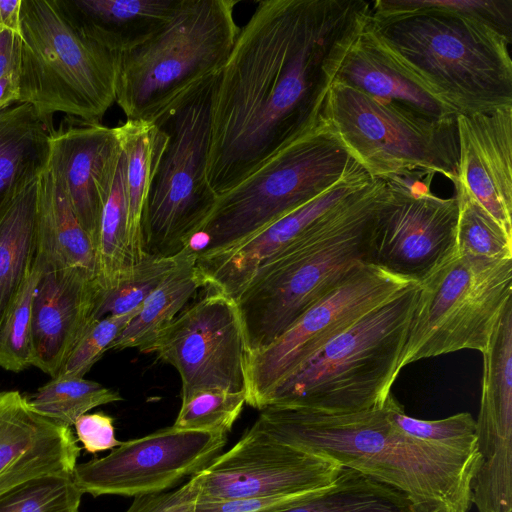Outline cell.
<instances>
[{"instance_id":"obj_1","label":"cell","mask_w":512,"mask_h":512,"mask_svg":"<svg viewBox=\"0 0 512 512\" xmlns=\"http://www.w3.org/2000/svg\"><path fill=\"white\" fill-rule=\"evenodd\" d=\"M370 4L258 2L215 78L206 179L217 197L319 122L338 56Z\"/></svg>"},{"instance_id":"obj_2","label":"cell","mask_w":512,"mask_h":512,"mask_svg":"<svg viewBox=\"0 0 512 512\" xmlns=\"http://www.w3.org/2000/svg\"><path fill=\"white\" fill-rule=\"evenodd\" d=\"M253 426L271 438L400 491L413 512H468L481 465L478 448L456 449L405 435L387 408L327 413L269 405Z\"/></svg>"},{"instance_id":"obj_3","label":"cell","mask_w":512,"mask_h":512,"mask_svg":"<svg viewBox=\"0 0 512 512\" xmlns=\"http://www.w3.org/2000/svg\"><path fill=\"white\" fill-rule=\"evenodd\" d=\"M365 31L394 69L453 115L512 106V39L494 26L456 12H369Z\"/></svg>"},{"instance_id":"obj_4","label":"cell","mask_w":512,"mask_h":512,"mask_svg":"<svg viewBox=\"0 0 512 512\" xmlns=\"http://www.w3.org/2000/svg\"><path fill=\"white\" fill-rule=\"evenodd\" d=\"M385 190V180H372L257 270L234 299L249 353L270 344L356 268L367 264L369 228Z\"/></svg>"},{"instance_id":"obj_5","label":"cell","mask_w":512,"mask_h":512,"mask_svg":"<svg viewBox=\"0 0 512 512\" xmlns=\"http://www.w3.org/2000/svg\"><path fill=\"white\" fill-rule=\"evenodd\" d=\"M419 290L413 283L365 314L281 382L263 408L349 413L381 407L401 371Z\"/></svg>"},{"instance_id":"obj_6","label":"cell","mask_w":512,"mask_h":512,"mask_svg":"<svg viewBox=\"0 0 512 512\" xmlns=\"http://www.w3.org/2000/svg\"><path fill=\"white\" fill-rule=\"evenodd\" d=\"M235 0H180L146 41L118 54L115 102L126 120L154 123L187 93L216 76L240 27Z\"/></svg>"},{"instance_id":"obj_7","label":"cell","mask_w":512,"mask_h":512,"mask_svg":"<svg viewBox=\"0 0 512 512\" xmlns=\"http://www.w3.org/2000/svg\"><path fill=\"white\" fill-rule=\"evenodd\" d=\"M18 102L47 122L65 113L100 123L116 97L118 54L88 37L62 0H21Z\"/></svg>"},{"instance_id":"obj_8","label":"cell","mask_w":512,"mask_h":512,"mask_svg":"<svg viewBox=\"0 0 512 512\" xmlns=\"http://www.w3.org/2000/svg\"><path fill=\"white\" fill-rule=\"evenodd\" d=\"M358 163L324 116L216 203L187 248L197 256L230 247L316 198Z\"/></svg>"},{"instance_id":"obj_9","label":"cell","mask_w":512,"mask_h":512,"mask_svg":"<svg viewBox=\"0 0 512 512\" xmlns=\"http://www.w3.org/2000/svg\"><path fill=\"white\" fill-rule=\"evenodd\" d=\"M324 116L371 179L419 173L459 178L456 116L437 118L397 101L373 98L333 81Z\"/></svg>"},{"instance_id":"obj_10","label":"cell","mask_w":512,"mask_h":512,"mask_svg":"<svg viewBox=\"0 0 512 512\" xmlns=\"http://www.w3.org/2000/svg\"><path fill=\"white\" fill-rule=\"evenodd\" d=\"M216 76L187 93L154 122L166 134V142L143 214L147 255L171 257L183 251L216 203L206 179Z\"/></svg>"},{"instance_id":"obj_11","label":"cell","mask_w":512,"mask_h":512,"mask_svg":"<svg viewBox=\"0 0 512 512\" xmlns=\"http://www.w3.org/2000/svg\"><path fill=\"white\" fill-rule=\"evenodd\" d=\"M511 301L512 259L488 262L456 252L420 283L400 370L464 349L484 352Z\"/></svg>"},{"instance_id":"obj_12","label":"cell","mask_w":512,"mask_h":512,"mask_svg":"<svg viewBox=\"0 0 512 512\" xmlns=\"http://www.w3.org/2000/svg\"><path fill=\"white\" fill-rule=\"evenodd\" d=\"M413 283L363 264L267 346L250 352L246 404L261 410L270 393L336 336Z\"/></svg>"},{"instance_id":"obj_13","label":"cell","mask_w":512,"mask_h":512,"mask_svg":"<svg viewBox=\"0 0 512 512\" xmlns=\"http://www.w3.org/2000/svg\"><path fill=\"white\" fill-rule=\"evenodd\" d=\"M415 175L385 180L369 228L366 263L421 283L456 254L458 204L455 196L431 192L434 175L423 181Z\"/></svg>"},{"instance_id":"obj_14","label":"cell","mask_w":512,"mask_h":512,"mask_svg":"<svg viewBox=\"0 0 512 512\" xmlns=\"http://www.w3.org/2000/svg\"><path fill=\"white\" fill-rule=\"evenodd\" d=\"M149 353L176 369L181 400L212 388L246 393L249 348L236 302L222 293L185 307Z\"/></svg>"},{"instance_id":"obj_15","label":"cell","mask_w":512,"mask_h":512,"mask_svg":"<svg viewBox=\"0 0 512 512\" xmlns=\"http://www.w3.org/2000/svg\"><path fill=\"white\" fill-rule=\"evenodd\" d=\"M227 434L159 429L124 442L104 457L77 464L73 480L94 497H136L173 489L205 469L218 457Z\"/></svg>"},{"instance_id":"obj_16","label":"cell","mask_w":512,"mask_h":512,"mask_svg":"<svg viewBox=\"0 0 512 512\" xmlns=\"http://www.w3.org/2000/svg\"><path fill=\"white\" fill-rule=\"evenodd\" d=\"M337 462L281 443L253 425L226 452L192 476L196 499L299 496L332 485Z\"/></svg>"},{"instance_id":"obj_17","label":"cell","mask_w":512,"mask_h":512,"mask_svg":"<svg viewBox=\"0 0 512 512\" xmlns=\"http://www.w3.org/2000/svg\"><path fill=\"white\" fill-rule=\"evenodd\" d=\"M373 179L358 164L331 188L225 249L196 257L203 287L233 300L257 270Z\"/></svg>"},{"instance_id":"obj_18","label":"cell","mask_w":512,"mask_h":512,"mask_svg":"<svg viewBox=\"0 0 512 512\" xmlns=\"http://www.w3.org/2000/svg\"><path fill=\"white\" fill-rule=\"evenodd\" d=\"M49 145L48 163L95 247L103 206L122 152L117 128L80 121L77 126L52 129Z\"/></svg>"},{"instance_id":"obj_19","label":"cell","mask_w":512,"mask_h":512,"mask_svg":"<svg viewBox=\"0 0 512 512\" xmlns=\"http://www.w3.org/2000/svg\"><path fill=\"white\" fill-rule=\"evenodd\" d=\"M80 451L70 427L38 414L19 391L0 392V497L35 478L73 475Z\"/></svg>"},{"instance_id":"obj_20","label":"cell","mask_w":512,"mask_h":512,"mask_svg":"<svg viewBox=\"0 0 512 512\" xmlns=\"http://www.w3.org/2000/svg\"><path fill=\"white\" fill-rule=\"evenodd\" d=\"M99 288L83 268L42 270L32 303V366L56 376L95 321Z\"/></svg>"},{"instance_id":"obj_21","label":"cell","mask_w":512,"mask_h":512,"mask_svg":"<svg viewBox=\"0 0 512 512\" xmlns=\"http://www.w3.org/2000/svg\"><path fill=\"white\" fill-rule=\"evenodd\" d=\"M459 178L512 235V106L456 115Z\"/></svg>"},{"instance_id":"obj_22","label":"cell","mask_w":512,"mask_h":512,"mask_svg":"<svg viewBox=\"0 0 512 512\" xmlns=\"http://www.w3.org/2000/svg\"><path fill=\"white\" fill-rule=\"evenodd\" d=\"M42 270L83 268L96 276L94 244L79 223L62 184L47 164L37 180V249Z\"/></svg>"},{"instance_id":"obj_23","label":"cell","mask_w":512,"mask_h":512,"mask_svg":"<svg viewBox=\"0 0 512 512\" xmlns=\"http://www.w3.org/2000/svg\"><path fill=\"white\" fill-rule=\"evenodd\" d=\"M180 0H62L83 32L120 54L142 44L172 15Z\"/></svg>"},{"instance_id":"obj_24","label":"cell","mask_w":512,"mask_h":512,"mask_svg":"<svg viewBox=\"0 0 512 512\" xmlns=\"http://www.w3.org/2000/svg\"><path fill=\"white\" fill-rule=\"evenodd\" d=\"M366 20L342 48L333 81L376 99L404 103L433 117H455L388 63L368 37Z\"/></svg>"},{"instance_id":"obj_25","label":"cell","mask_w":512,"mask_h":512,"mask_svg":"<svg viewBox=\"0 0 512 512\" xmlns=\"http://www.w3.org/2000/svg\"><path fill=\"white\" fill-rule=\"evenodd\" d=\"M52 129L28 103L0 108V214L47 166Z\"/></svg>"},{"instance_id":"obj_26","label":"cell","mask_w":512,"mask_h":512,"mask_svg":"<svg viewBox=\"0 0 512 512\" xmlns=\"http://www.w3.org/2000/svg\"><path fill=\"white\" fill-rule=\"evenodd\" d=\"M37 180L24 187L0 214V327L36 256Z\"/></svg>"},{"instance_id":"obj_27","label":"cell","mask_w":512,"mask_h":512,"mask_svg":"<svg viewBox=\"0 0 512 512\" xmlns=\"http://www.w3.org/2000/svg\"><path fill=\"white\" fill-rule=\"evenodd\" d=\"M197 255L185 248L162 283L146 299L138 314L111 344L110 349L136 348L149 353L159 335L203 287L196 266Z\"/></svg>"},{"instance_id":"obj_28","label":"cell","mask_w":512,"mask_h":512,"mask_svg":"<svg viewBox=\"0 0 512 512\" xmlns=\"http://www.w3.org/2000/svg\"><path fill=\"white\" fill-rule=\"evenodd\" d=\"M116 128L126 157L128 245L135 265L147 256L142 231L143 214L166 134L158 125L149 122L126 120Z\"/></svg>"},{"instance_id":"obj_29","label":"cell","mask_w":512,"mask_h":512,"mask_svg":"<svg viewBox=\"0 0 512 512\" xmlns=\"http://www.w3.org/2000/svg\"><path fill=\"white\" fill-rule=\"evenodd\" d=\"M269 512H413V509L397 489L342 466L329 487Z\"/></svg>"},{"instance_id":"obj_30","label":"cell","mask_w":512,"mask_h":512,"mask_svg":"<svg viewBox=\"0 0 512 512\" xmlns=\"http://www.w3.org/2000/svg\"><path fill=\"white\" fill-rule=\"evenodd\" d=\"M127 225L126 157L122 150L103 206L95 246L96 280L101 289L111 287L134 265L129 251Z\"/></svg>"},{"instance_id":"obj_31","label":"cell","mask_w":512,"mask_h":512,"mask_svg":"<svg viewBox=\"0 0 512 512\" xmlns=\"http://www.w3.org/2000/svg\"><path fill=\"white\" fill-rule=\"evenodd\" d=\"M458 204L456 252L496 262L512 259V235L462 186H455Z\"/></svg>"},{"instance_id":"obj_32","label":"cell","mask_w":512,"mask_h":512,"mask_svg":"<svg viewBox=\"0 0 512 512\" xmlns=\"http://www.w3.org/2000/svg\"><path fill=\"white\" fill-rule=\"evenodd\" d=\"M115 390L78 377H55L28 399L38 414L66 427L95 407L122 401Z\"/></svg>"},{"instance_id":"obj_33","label":"cell","mask_w":512,"mask_h":512,"mask_svg":"<svg viewBox=\"0 0 512 512\" xmlns=\"http://www.w3.org/2000/svg\"><path fill=\"white\" fill-rule=\"evenodd\" d=\"M181 252L171 257L147 255L111 287L99 288L94 319L140 309L174 268Z\"/></svg>"},{"instance_id":"obj_34","label":"cell","mask_w":512,"mask_h":512,"mask_svg":"<svg viewBox=\"0 0 512 512\" xmlns=\"http://www.w3.org/2000/svg\"><path fill=\"white\" fill-rule=\"evenodd\" d=\"M42 268L34 259L15 301L0 327V367L20 372L31 366L32 303Z\"/></svg>"},{"instance_id":"obj_35","label":"cell","mask_w":512,"mask_h":512,"mask_svg":"<svg viewBox=\"0 0 512 512\" xmlns=\"http://www.w3.org/2000/svg\"><path fill=\"white\" fill-rule=\"evenodd\" d=\"M246 404L245 392L204 389L181 400L172 426L177 429L227 434Z\"/></svg>"},{"instance_id":"obj_36","label":"cell","mask_w":512,"mask_h":512,"mask_svg":"<svg viewBox=\"0 0 512 512\" xmlns=\"http://www.w3.org/2000/svg\"><path fill=\"white\" fill-rule=\"evenodd\" d=\"M83 492L72 475L29 480L0 497V512H78Z\"/></svg>"},{"instance_id":"obj_37","label":"cell","mask_w":512,"mask_h":512,"mask_svg":"<svg viewBox=\"0 0 512 512\" xmlns=\"http://www.w3.org/2000/svg\"><path fill=\"white\" fill-rule=\"evenodd\" d=\"M421 10L469 15L512 39V0H375L370 5V15L374 18Z\"/></svg>"},{"instance_id":"obj_38","label":"cell","mask_w":512,"mask_h":512,"mask_svg":"<svg viewBox=\"0 0 512 512\" xmlns=\"http://www.w3.org/2000/svg\"><path fill=\"white\" fill-rule=\"evenodd\" d=\"M385 405L388 419L405 435L456 449L477 448L476 420L470 413L462 412L440 420H420L406 415L392 394Z\"/></svg>"},{"instance_id":"obj_39","label":"cell","mask_w":512,"mask_h":512,"mask_svg":"<svg viewBox=\"0 0 512 512\" xmlns=\"http://www.w3.org/2000/svg\"><path fill=\"white\" fill-rule=\"evenodd\" d=\"M139 310L95 320L73 348L55 377L83 378L102 355L110 349L111 344L138 314Z\"/></svg>"},{"instance_id":"obj_40","label":"cell","mask_w":512,"mask_h":512,"mask_svg":"<svg viewBox=\"0 0 512 512\" xmlns=\"http://www.w3.org/2000/svg\"><path fill=\"white\" fill-rule=\"evenodd\" d=\"M197 490L192 478L173 489L136 496L125 512H194Z\"/></svg>"},{"instance_id":"obj_41","label":"cell","mask_w":512,"mask_h":512,"mask_svg":"<svg viewBox=\"0 0 512 512\" xmlns=\"http://www.w3.org/2000/svg\"><path fill=\"white\" fill-rule=\"evenodd\" d=\"M77 441H80L86 452L112 450L121 444L115 436L114 418L103 413H86L74 424Z\"/></svg>"},{"instance_id":"obj_42","label":"cell","mask_w":512,"mask_h":512,"mask_svg":"<svg viewBox=\"0 0 512 512\" xmlns=\"http://www.w3.org/2000/svg\"><path fill=\"white\" fill-rule=\"evenodd\" d=\"M21 38L19 32L0 29V78L19 72Z\"/></svg>"},{"instance_id":"obj_43","label":"cell","mask_w":512,"mask_h":512,"mask_svg":"<svg viewBox=\"0 0 512 512\" xmlns=\"http://www.w3.org/2000/svg\"><path fill=\"white\" fill-rule=\"evenodd\" d=\"M20 4L21 0H0V29L19 32Z\"/></svg>"},{"instance_id":"obj_44","label":"cell","mask_w":512,"mask_h":512,"mask_svg":"<svg viewBox=\"0 0 512 512\" xmlns=\"http://www.w3.org/2000/svg\"><path fill=\"white\" fill-rule=\"evenodd\" d=\"M18 74L12 73L0 78V108L18 102Z\"/></svg>"}]
</instances>
